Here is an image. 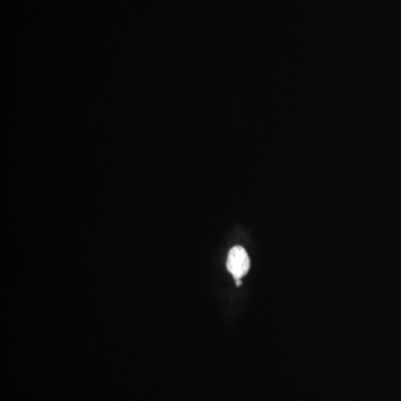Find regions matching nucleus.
I'll return each mask as SVG.
<instances>
[{
  "instance_id": "nucleus-1",
  "label": "nucleus",
  "mask_w": 401,
  "mask_h": 401,
  "mask_svg": "<svg viewBox=\"0 0 401 401\" xmlns=\"http://www.w3.org/2000/svg\"><path fill=\"white\" fill-rule=\"evenodd\" d=\"M227 270L236 280L241 279L250 269V259L242 247H234L227 256Z\"/></svg>"
}]
</instances>
